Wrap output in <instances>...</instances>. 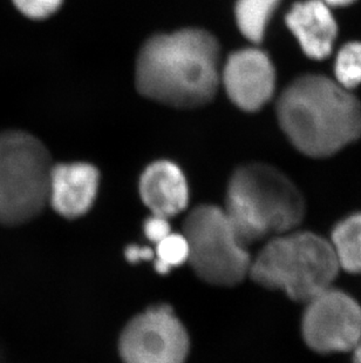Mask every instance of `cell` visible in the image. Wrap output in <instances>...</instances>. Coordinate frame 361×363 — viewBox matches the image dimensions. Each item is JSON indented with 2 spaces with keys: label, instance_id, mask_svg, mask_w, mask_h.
Segmentation results:
<instances>
[{
  "label": "cell",
  "instance_id": "cell-13",
  "mask_svg": "<svg viewBox=\"0 0 361 363\" xmlns=\"http://www.w3.org/2000/svg\"><path fill=\"white\" fill-rule=\"evenodd\" d=\"M331 246L340 269L361 274V213L345 216L333 227Z\"/></svg>",
  "mask_w": 361,
  "mask_h": 363
},
{
  "label": "cell",
  "instance_id": "cell-19",
  "mask_svg": "<svg viewBox=\"0 0 361 363\" xmlns=\"http://www.w3.org/2000/svg\"><path fill=\"white\" fill-rule=\"evenodd\" d=\"M126 260L130 264H137L141 261L154 260V248L139 245H130L125 250Z\"/></svg>",
  "mask_w": 361,
  "mask_h": 363
},
{
  "label": "cell",
  "instance_id": "cell-10",
  "mask_svg": "<svg viewBox=\"0 0 361 363\" xmlns=\"http://www.w3.org/2000/svg\"><path fill=\"white\" fill-rule=\"evenodd\" d=\"M100 173L88 162L53 164L48 205L65 219H78L91 211L99 192Z\"/></svg>",
  "mask_w": 361,
  "mask_h": 363
},
{
  "label": "cell",
  "instance_id": "cell-14",
  "mask_svg": "<svg viewBox=\"0 0 361 363\" xmlns=\"http://www.w3.org/2000/svg\"><path fill=\"white\" fill-rule=\"evenodd\" d=\"M282 0H237L236 23L244 38L253 44L262 43L266 28Z\"/></svg>",
  "mask_w": 361,
  "mask_h": 363
},
{
  "label": "cell",
  "instance_id": "cell-12",
  "mask_svg": "<svg viewBox=\"0 0 361 363\" xmlns=\"http://www.w3.org/2000/svg\"><path fill=\"white\" fill-rule=\"evenodd\" d=\"M285 21L309 58L321 60L331 55L337 38L338 25L330 6L323 0L294 4Z\"/></svg>",
  "mask_w": 361,
  "mask_h": 363
},
{
  "label": "cell",
  "instance_id": "cell-4",
  "mask_svg": "<svg viewBox=\"0 0 361 363\" xmlns=\"http://www.w3.org/2000/svg\"><path fill=\"white\" fill-rule=\"evenodd\" d=\"M339 271L330 241L294 230L269 239L253 259L249 277L262 287L306 303L332 287Z\"/></svg>",
  "mask_w": 361,
  "mask_h": 363
},
{
  "label": "cell",
  "instance_id": "cell-1",
  "mask_svg": "<svg viewBox=\"0 0 361 363\" xmlns=\"http://www.w3.org/2000/svg\"><path fill=\"white\" fill-rule=\"evenodd\" d=\"M221 48L203 28H180L144 41L135 85L148 99L176 108L205 106L221 85Z\"/></svg>",
  "mask_w": 361,
  "mask_h": 363
},
{
  "label": "cell",
  "instance_id": "cell-9",
  "mask_svg": "<svg viewBox=\"0 0 361 363\" xmlns=\"http://www.w3.org/2000/svg\"><path fill=\"white\" fill-rule=\"evenodd\" d=\"M221 84L236 106L256 112L265 105L276 87V72L265 52L256 48L232 52L221 69Z\"/></svg>",
  "mask_w": 361,
  "mask_h": 363
},
{
  "label": "cell",
  "instance_id": "cell-15",
  "mask_svg": "<svg viewBox=\"0 0 361 363\" xmlns=\"http://www.w3.org/2000/svg\"><path fill=\"white\" fill-rule=\"evenodd\" d=\"M189 247L182 233L171 232L154 248V267L159 274H168L171 269L187 264Z\"/></svg>",
  "mask_w": 361,
  "mask_h": 363
},
{
  "label": "cell",
  "instance_id": "cell-11",
  "mask_svg": "<svg viewBox=\"0 0 361 363\" xmlns=\"http://www.w3.org/2000/svg\"><path fill=\"white\" fill-rule=\"evenodd\" d=\"M139 193L151 214L169 219L183 212L190 198L183 171L171 160H156L144 168Z\"/></svg>",
  "mask_w": 361,
  "mask_h": 363
},
{
  "label": "cell",
  "instance_id": "cell-18",
  "mask_svg": "<svg viewBox=\"0 0 361 363\" xmlns=\"http://www.w3.org/2000/svg\"><path fill=\"white\" fill-rule=\"evenodd\" d=\"M169 220H171L169 218L157 216V214H151L144 220V237L149 242L153 243L154 246L161 240H164V238H167L173 232Z\"/></svg>",
  "mask_w": 361,
  "mask_h": 363
},
{
  "label": "cell",
  "instance_id": "cell-2",
  "mask_svg": "<svg viewBox=\"0 0 361 363\" xmlns=\"http://www.w3.org/2000/svg\"><path fill=\"white\" fill-rule=\"evenodd\" d=\"M280 127L293 146L326 158L361 137V103L336 80L307 74L291 82L277 104Z\"/></svg>",
  "mask_w": 361,
  "mask_h": 363
},
{
  "label": "cell",
  "instance_id": "cell-6",
  "mask_svg": "<svg viewBox=\"0 0 361 363\" xmlns=\"http://www.w3.org/2000/svg\"><path fill=\"white\" fill-rule=\"evenodd\" d=\"M182 234L189 247L188 264L202 281L234 287L249 277L253 257L223 207L196 206L185 216Z\"/></svg>",
  "mask_w": 361,
  "mask_h": 363
},
{
  "label": "cell",
  "instance_id": "cell-7",
  "mask_svg": "<svg viewBox=\"0 0 361 363\" xmlns=\"http://www.w3.org/2000/svg\"><path fill=\"white\" fill-rule=\"evenodd\" d=\"M190 339L171 306H151L127 323L119 339L123 363H185Z\"/></svg>",
  "mask_w": 361,
  "mask_h": 363
},
{
  "label": "cell",
  "instance_id": "cell-5",
  "mask_svg": "<svg viewBox=\"0 0 361 363\" xmlns=\"http://www.w3.org/2000/svg\"><path fill=\"white\" fill-rule=\"evenodd\" d=\"M52 167L51 153L33 134L19 130L0 132L1 226H21L44 212Z\"/></svg>",
  "mask_w": 361,
  "mask_h": 363
},
{
  "label": "cell",
  "instance_id": "cell-17",
  "mask_svg": "<svg viewBox=\"0 0 361 363\" xmlns=\"http://www.w3.org/2000/svg\"><path fill=\"white\" fill-rule=\"evenodd\" d=\"M12 3L25 17L41 21L58 12L64 0H12Z\"/></svg>",
  "mask_w": 361,
  "mask_h": 363
},
{
  "label": "cell",
  "instance_id": "cell-20",
  "mask_svg": "<svg viewBox=\"0 0 361 363\" xmlns=\"http://www.w3.org/2000/svg\"><path fill=\"white\" fill-rule=\"evenodd\" d=\"M328 6L343 7L351 5L355 0H323Z\"/></svg>",
  "mask_w": 361,
  "mask_h": 363
},
{
  "label": "cell",
  "instance_id": "cell-8",
  "mask_svg": "<svg viewBox=\"0 0 361 363\" xmlns=\"http://www.w3.org/2000/svg\"><path fill=\"white\" fill-rule=\"evenodd\" d=\"M302 335L318 354L352 352L361 337V306L346 291L330 287L307 301Z\"/></svg>",
  "mask_w": 361,
  "mask_h": 363
},
{
  "label": "cell",
  "instance_id": "cell-3",
  "mask_svg": "<svg viewBox=\"0 0 361 363\" xmlns=\"http://www.w3.org/2000/svg\"><path fill=\"white\" fill-rule=\"evenodd\" d=\"M225 213L246 246L299 227L306 205L283 172L263 162L236 168L228 182Z\"/></svg>",
  "mask_w": 361,
  "mask_h": 363
},
{
  "label": "cell",
  "instance_id": "cell-21",
  "mask_svg": "<svg viewBox=\"0 0 361 363\" xmlns=\"http://www.w3.org/2000/svg\"><path fill=\"white\" fill-rule=\"evenodd\" d=\"M352 363H361V337L359 340L358 343L355 345V348L352 350Z\"/></svg>",
  "mask_w": 361,
  "mask_h": 363
},
{
  "label": "cell",
  "instance_id": "cell-16",
  "mask_svg": "<svg viewBox=\"0 0 361 363\" xmlns=\"http://www.w3.org/2000/svg\"><path fill=\"white\" fill-rule=\"evenodd\" d=\"M334 76L346 89L361 85V43H348L341 48L334 62Z\"/></svg>",
  "mask_w": 361,
  "mask_h": 363
}]
</instances>
